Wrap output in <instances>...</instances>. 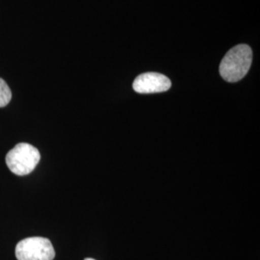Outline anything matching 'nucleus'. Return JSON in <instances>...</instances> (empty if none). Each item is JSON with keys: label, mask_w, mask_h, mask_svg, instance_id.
<instances>
[{"label": "nucleus", "mask_w": 260, "mask_h": 260, "mask_svg": "<svg viewBox=\"0 0 260 260\" xmlns=\"http://www.w3.org/2000/svg\"><path fill=\"white\" fill-rule=\"evenodd\" d=\"M252 62V51L247 45L233 47L220 64V75L228 82H237L248 74Z\"/></svg>", "instance_id": "f257e3e1"}, {"label": "nucleus", "mask_w": 260, "mask_h": 260, "mask_svg": "<svg viewBox=\"0 0 260 260\" xmlns=\"http://www.w3.org/2000/svg\"><path fill=\"white\" fill-rule=\"evenodd\" d=\"M41 160L40 151L27 143H19L6 155V165L19 177L27 176L37 167Z\"/></svg>", "instance_id": "f03ea898"}, {"label": "nucleus", "mask_w": 260, "mask_h": 260, "mask_svg": "<svg viewBox=\"0 0 260 260\" xmlns=\"http://www.w3.org/2000/svg\"><path fill=\"white\" fill-rule=\"evenodd\" d=\"M15 253L18 260H53L55 257L51 242L44 237L22 239L16 246Z\"/></svg>", "instance_id": "7ed1b4c3"}, {"label": "nucleus", "mask_w": 260, "mask_h": 260, "mask_svg": "<svg viewBox=\"0 0 260 260\" xmlns=\"http://www.w3.org/2000/svg\"><path fill=\"white\" fill-rule=\"evenodd\" d=\"M132 86L136 93H162L171 88L172 82L164 75L158 73H146L137 76Z\"/></svg>", "instance_id": "20e7f679"}, {"label": "nucleus", "mask_w": 260, "mask_h": 260, "mask_svg": "<svg viewBox=\"0 0 260 260\" xmlns=\"http://www.w3.org/2000/svg\"><path fill=\"white\" fill-rule=\"evenodd\" d=\"M12 99L11 89L2 78H0V108L5 107L9 104Z\"/></svg>", "instance_id": "39448f33"}, {"label": "nucleus", "mask_w": 260, "mask_h": 260, "mask_svg": "<svg viewBox=\"0 0 260 260\" xmlns=\"http://www.w3.org/2000/svg\"><path fill=\"white\" fill-rule=\"evenodd\" d=\"M85 260H95V259H93V258H85Z\"/></svg>", "instance_id": "423d86ee"}]
</instances>
